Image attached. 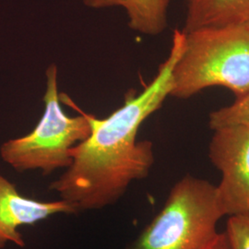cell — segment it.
Returning a JSON list of instances; mask_svg holds the SVG:
<instances>
[{"mask_svg":"<svg viewBox=\"0 0 249 249\" xmlns=\"http://www.w3.org/2000/svg\"><path fill=\"white\" fill-rule=\"evenodd\" d=\"M209 124L213 130L234 124L249 126V92L238 97L231 106L213 111L210 115Z\"/></svg>","mask_w":249,"mask_h":249,"instance_id":"obj_9","label":"cell"},{"mask_svg":"<svg viewBox=\"0 0 249 249\" xmlns=\"http://www.w3.org/2000/svg\"><path fill=\"white\" fill-rule=\"evenodd\" d=\"M247 26H249V24H248V25H247Z\"/></svg>","mask_w":249,"mask_h":249,"instance_id":"obj_12","label":"cell"},{"mask_svg":"<svg viewBox=\"0 0 249 249\" xmlns=\"http://www.w3.org/2000/svg\"><path fill=\"white\" fill-rule=\"evenodd\" d=\"M45 112L33 131L11 139L0 147V156L17 172L40 170L44 175L67 169L72 163L71 150L89 138L91 127L87 114L68 116L60 106L58 70L55 64L45 72Z\"/></svg>","mask_w":249,"mask_h":249,"instance_id":"obj_4","label":"cell"},{"mask_svg":"<svg viewBox=\"0 0 249 249\" xmlns=\"http://www.w3.org/2000/svg\"><path fill=\"white\" fill-rule=\"evenodd\" d=\"M208 249H230L227 237L225 235V232L219 233L216 240L214 241L213 244Z\"/></svg>","mask_w":249,"mask_h":249,"instance_id":"obj_11","label":"cell"},{"mask_svg":"<svg viewBox=\"0 0 249 249\" xmlns=\"http://www.w3.org/2000/svg\"><path fill=\"white\" fill-rule=\"evenodd\" d=\"M185 34L205 28L249 23V0H186Z\"/></svg>","mask_w":249,"mask_h":249,"instance_id":"obj_7","label":"cell"},{"mask_svg":"<svg viewBox=\"0 0 249 249\" xmlns=\"http://www.w3.org/2000/svg\"><path fill=\"white\" fill-rule=\"evenodd\" d=\"M78 213L71 203L64 199L40 201L23 196L16 186L0 173V249L9 243L19 248L25 241L18 228L33 225L56 214Z\"/></svg>","mask_w":249,"mask_h":249,"instance_id":"obj_6","label":"cell"},{"mask_svg":"<svg viewBox=\"0 0 249 249\" xmlns=\"http://www.w3.org/2000/svg\"><path fill=\"white\" fill-rule=\"evenodd\" d=\"M92 9L121 7L126 11L128 26L147 36H158L167 27L170 0H82Z\"/></svg>","mask_w":249,"mask_h":249,"instance_id":"obj_8","label":"cell"},{"mask_svg":"<svg viewBox=\"0 0 249 249\" xmlns=\"http://www.w3.org/2000/svg\"><path fill=\"white\" fill-rule=\"evenodd\" d=\"M225 235L230 249H249V216H231Z\"/></svg>","mask_w":249,"mask_h":249,"instance_id":"obj_10","label":"cell"},{"mask_svg":"<svg viewBox=\"0 0 249 249\" xmlns=\"http://www.w3.org/2000/svg\"><path fill=\"white\" fill-rule=\"evenodd\" d=\"M186 35L175 30L167 59L154 80L106 118L87 114L91 132L71 150L72 163L49 189L77 213L116 204L135 180L146 178L154 163L153 144L137 141L140 126L158 109L173 89V70L183 52Z\"/></svg>","mask_w":249,"mask_h":249,"instance_id":"obj_1","label":"cell"},{"mask_svg":"<svg viewBox=\"0 0 249 249\" xmlns=\"http://www.w3.org/2000/svg\"><path fill=\"white\" fill-rule=\"evenodd\" d=\"M217 187L190 175L170 191L163 207L124 249H208L223 218Z\"/></svg>","mask_w":249,"mask_h":249,"instance_id":"obj_3","label":"cell"},{"mask_svg":"<svg viewBox=\"0 0 249 249\" xmlns=\"http://www.w3.org/2000/svg\"><path fill=\"white\" fill-rule=\"evenodd\" d=\"M185 35L170 96L187 99L213 86L231 89L237 98L249 93V26L205 28Z\"/></svg>","mask_w":249,"mask_h":249,"instance_id":"obj_2","label":"cell"},{"mask_svg":"<svg viewBox=\"0 0 249 249\" xmlns=\"http://www.w3.org/2000/svg\"><path fill=\"white\" fill-rule=\"evenodd\" d=\"M209 157L222 174L217 187L223 215L249 216V126L214 129Z\"/></svg>","mask_w":249,"mask_h":249,"instance_id":"obj_5","label":"cell"}]
</instances>
